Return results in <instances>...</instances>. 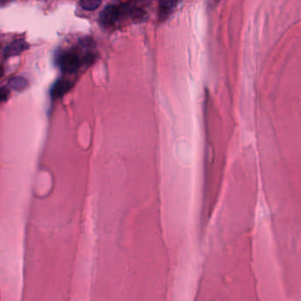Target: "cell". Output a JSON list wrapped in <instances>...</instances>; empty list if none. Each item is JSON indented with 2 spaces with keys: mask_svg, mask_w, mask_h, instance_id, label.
I'll list each match as a JSON object with an SVG mask.
<instances>
[{
  "mask_svg": "<svg viewBox=\"0 0 301 301\" xmlns=\"http://www.w3.org/2000/svg\"><path fill=\"white\" fill-rule=\"evenodd\" d=\"M146 13L136 3L115 4L105 7L101 12L100 21L106 28H112L124 19L139 22L144 19Z\"/></svg>",
  "mask_w": 301,
  "mask_h": 301,
  "instance_id": "6da1fadb",
  "label": "cell"
},
{
  "mask_svg": "<svg viewBox=\"0 0 301 301\" xmlns=\"http://www.w3.org/2000/svg\"><path fill=\"white\" fill-rule=\"evenodd\" d=\"M93 52H89L84 57H81L75 51H63L60 53L57 57V66L63 73H75L81 67L82 65L88 66L94 61Z\"/></svg>",
  "mask_w": 301,
  "mask_h": 301,
  "instance_id": "7a4b0ae2",
  "label": "cell"
},
{
  "mask_svg": "<svg viewBox=\"0 0 301 301\" xmlns=\"http://www.w3.org/2000/svg\"><path fill=\"white\" fill-rule=\"evenodd\" d=\"M29 45L27 42L24 40H15L10 45H7V47L4 50V56L6 57H13L16 55L20 54L23 51L29 49Z\"/></svg>",
  "mask_w": 301,
  "mask_h": 301,
  "instance_id": "3957f363",
  "label": "cell"
},
{
  "mask_svg": "<svg viewBox=\"0 0 301 301\" xmlns=\"http://www.w3.org/2000/svg\"><path fill=\"white\" fill-rule=\"evenodd\" d=\"M72 83H71L68 79H58L51 89V91H50L51 97L54 100L62 97V96L66 95V93L69 91L70 89H72Z\"/></svg>",
  "mask_w": 301,
  "mask_h": 301,
  "instance_id": "277c9868",
  "label": "cell"
},
{
  "mask_svg": "<svg viewBox=\"0 0 301 301\" xmlns=\"http://www.w3.org/2000/svg\"><path fill=\"white\" fill-rule=\"evenodd\" d=\"M177 5L176 1H161L160 3V10H159V17L160 21L166 19L173 9Z\"/></svg>",
  "mask_w": 301,
  "mask_h": 301,
  "instance_id": "5b68a950",
  "label": "cell"
},
{
  "mask_svg": "<svg viewBox=\"0 0 301 301\" xmlns=\"http://www.w3.org/2000/svg\"><path fill=\"white\" fill-rule=\"evenodd\" d=\"M8 87L14 91H22L29 87V82L23 77H13L9 79Z\"/></svg>",
  "mask_w": 301,
  "mask_h": 301,
  "instance_id": "8992f818",
  "label": "cell"
},
{
  "mask_svg": "<svg viewBox=\"0 0 301 301\" xmlns=\"http://www.w3.org/2000/svg\"><path fill=\"white\" fill-rule=\"evenodd\" d=\"M100 5V1H96V0H85V1L79 2V6L87 11H94L97 9Z\"/></svg>",
  "mask_w": 301,
  "mask_h": 301,
  "instance_id": "52a82bcc",
  "label": "cell"
},
{
  "mask_svg": "<svg viewBox=\"0 0 301 301\" xmlns=\"http://www.w3.org/2000/svg\"><path fill=\"white\" fill-rule=\"evenodd\" d=\"M10 96L9 89L7 87H2L0 88V103L7 101Z\"/></svg>",
  "mask_w": 301,
  "mask_h": 301,
  "instance_id": "ba28073f",
  "label": "cell"
},
{
  "mask_svg": "<svg viewBox=\"0 0 301 301\" xmlns=\"http://www.w3.org/2000/svg\"><path fill=\"white\" fill-rule=\"evenodd\" d=\"M3 75H4L3 67H0V78H1V77L3 76Z\"/></svg>",
  "mask_w": 301,
  "mask_h": 301,
  "instance_id": "9c48e42d",
  "label": "cell"
}]
</instances>
